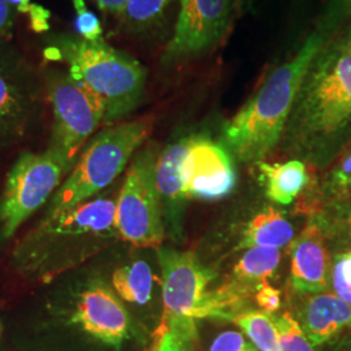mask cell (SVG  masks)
<instances>
[{"label":"cell","mask_w":351,"mask_h":351,"mask_svg":"<svg viewBox=\"0 0 351 351\" xmlns=\"http://www.w3.org/2000/svg\"><path fill=\"white\" fill-rule=\"evenodd\" d=\"M289 149L326 160L351 142V49L329 39L303 78L285 129Z\"/></svg>","instance_id":"cell-1"},{"label":"cell","mask_w":351,"mask_h":351,"mask_svg":"<svg viewBox=\"0 0 351 351\" xmlns=\"http://www.w3.org/2000/svg\"><path fill=\"white\" fill-rule=\"evenodd\" d=\"M332 39L313 32L300 51L278 65L224 126V141L241 162H263L282 138L303 78L317 52Z\"/></svg>","instance_id":"cell-2"},{"label":"cell","mask_w":351,"mask_h":351,"mask_svg":"<svg viewBox=\"0 0 351 351\" xmlns=\"http://www.w3.org/2000/svg\"><path fill=\"white\" fill-rule=\"evenodd\" d=\"M116 230V202L98 198L71 210L45 216L13 251L17 271L47 281L91 255L98 241L111 239Z\"/></svg>","instance_id":"cell-3"},{"label":"cell","mask_w":351,"mask_h":351,"mask_svg":"<svg viewBox=\"0 0 351 351\" xmlns=\"http://www.w3.org/2000/svg\"><path fill=\"white\" fill-rule=\"evenodd\" d=\"M45 56L51 62H62L73 80L104 103L106 124L133 112L143 98L147 77L143 65L103 38L86 40L58 34L49 39Z\"/></svg>","instance_id":"cell-4"},{"label":"cell","mask_w":351,"mask_h":351,"mask_svg":"<svg viewBox=\"0 0 351 351\" xmlns=\"http://www.w3.org/2000/svg\"><path fill=\"white\" fill-rule=\"evenodd\" d=\"M152 117L107 126L91 139L55 194L45 216H53L88 202L123 173L139 146L150 136Z\"/></svg>","instance_id":"cell-5"},{"label":"cell","mask_w":351,"mask_h":351,"mask_svg":"<svg viewBox=\"0 0 351 351\" xmlns=\"http://www.w3.org/2000/svg\"><path fill=\"white\" fill-rule=\"evenodd\" d=\"M158 259L162 268L164 306L159 329L171 330L186 343L197 337V320L233 319L216 291H207L213 274L193 252L159 247Z\"/></svg>","instance_id":"cell-6"},{"label":"cell","mask_w":351,"mask_h":351,"mask_svg":"<svg viewBox=\"0 0 351 351\" xmlns=\"http://www.w3.org/2000/svg\"><path fill=\"white\" fill-rule=\"evenodd\" d=\"M45 81L53 112L49 150L71 171L82 146L104 123L106 107L95 94L73 80L66 69L51 68L45 73Z\"/></svg>","instance_id":"cell-7"},{"label":"cell","mask_w":351,"mask_h":351,"mask_svg":"<svg viewBox=\"0 0 351 351\" xmlns=\"http://www.w3.org/2000/svg\"><path fill=\"white\" fill-rule=\"evenodd\" d=\"M158 156L152 149L139 152L126 172L116 202L117 234L138 247L159 249L165 236L163 210L155 181Z\"/></svg>","instance_id":"cell-8"},{"label":"cell","mask_w":351,"mask_h":351,"mask_svg":"<svg viewBox=\"0 0 351 351\" xmlns=\"http://www.w3.org/2000/svg\"><path fill=\"white\" fill-rule=\"evenodd\" d=\"M68 167L50 150L24 152L7 176L0 201V233L12 237L16 230L50 199Z\"/></svg>","instance_id":"cell-9"},{"label":"cell","mask_w":351,"mask_h":351,"mask_svg":"<svg viewBox=\"0 0 351 351\" xmlns=\"http://www.w3.org/2000/svg\"><path fill=\"white\" fill-rule=\"evenodd\" d=\"M233 4V0H180L175 32L164 50V63L211 50L228 30Z\"/></svg>","instance_id":"cell-10"},{"label":"cell","mask_w":351,"mask_h":351,"mask_svg":"<svg viewBox=\"0 0 351 351\" xmlns=\"http://www.w3.org/2000/svg\"><path fill=\"white\" fill-rule=\"evenodd\" d=\"M184 194L202 201H219L236 186L237 175L228 151L204 137H191L181 165Z\"/></svg>","instance_id":"cell-11"},{"label":"cell","mask_w":351,"mask_h":351,"mask_svg":"<svg viewBox=\"0 0 351 351\" xmlns=\"http://www.w3.org/2000/svg\"><path fill=\"white\" fill-rule=\"evenodd\" d=\"M72 323L101 342L120 348L128 339L130 317L124 304L103 281H93L78 297Z\"/></svg>","instance_id":"cell-12"},{"label":"cell","mask_w":351,"mask_h":351,"mask_svg":"<svg viewBox=\"0 0 351 351\" xmlns=\"http://www.w3.org/2000/svg\"><path fill=\"white\" fill-rule=\"evenodd\" d=\"M36 84L32 66L0 42V137L23 132L33 108Z\"/></svg>","instance_id":"cell-13"},{"label":"cell","mask_w":351,"mask_h":351,"mask_svg":"<svg viewBox=\"0 0 351 351\" xmlns=\"http://www.w3.org/2000/svg\"><path fill=\"white\" fill-rule=\"evenodd\" d=\"M290 281L301 293H323L330 281V261L322 229L310 224L290 247Z\"/></svg>","instance_id":"cell-14"},{"label":"cell","mask_w":351,"mask_h":351,"mask_svg":"<svg viewBox=\"0 0 351 351\" xmlns=\"http://www.w3.org/2000/svg\"><path fill=\"white\" fill-rule=\"evenodd\" d=\"M297 322L313 346H319L351 328V306L337 294L316 293L303 304Z\"/></svg>","instance_id":"cell-15"},{"label":"cell","mask_w":351,"mask_h":351,"mask_svg":"<svg viewBox=\"0 0 351 351\" xmlns=\"http://www.w3.org/2000/svg\"><path fill=\"white\" fill-rule=\"evenodd\" d=\"M189 139L181 138L167 146L156 160L155 181L165 219L176 234L181 230V213L186 197L182 188L181 165L186 155Z\"/></svg>","instance_id":"cell-16"},{"label":"cell","mask_w":351,"mask_h":351,"mask_svg":"<svg viewBox=\"0 0 351 351\" xmlns=\"http://www.w3.org/2000/svg\"><path fill=\"white\" fill-rule=\"evenodd\" d=\"M281 252L275 247H252L241 256L234 265L230 281L219 289L241 307L247 297L258 291L267 280L276 272Z\"/></svg>","instance_id":"cell-17"},{"label":"cell","mask_w":351,"mask_h":351,"mask_svg":"<svg viewBox=\"0 0 351 351\" xmlns=\"http://www.w3.org/2000/svg\"><path fill=\"white\" fill-rule=\"evenodd\" d=\"M293 237L294 229L284 213L268 207L251 219L242 233L237 250L252 247L281 249L289 245Z\"/></svg>","instance_id":"cell-18"},{"label":"cell","mask_w":351,"mask_h":351,"mask_svg":"<svg viewBox=\"0 0 351 351\" xmlns=\"http://www.w3.org/2000/svg\"><path fill=\"white\" fill-rule=\"evenodd\" d=\"M256 167L267 197L278 204H290L308 181L307 168L301 160L274 164L258 162Z\"/></svg>","instance_id":"cell-19"},{"label":"cell","mask_w":351,"mask_h":351,"mask_svg":"<svg viewBox=\"0 0 351 351\" xmlns=\"http://www.w3.org/2000/svg\"><path fill=\"white\" fill-rule=\"evenodd\" d=\"M154 276L150 265L137 261L116 269L112 275V287L117 295L129 303L139 306L151 300Z\"/></svg>","instance_id":"cell-20"},{"label":"cell","mask_w":351,"mask_h":351,"mask_svg":"<svg viewBox=\"0 0 351 351\" xmlns=\"http://www.w3.org/2000/svg\"><path fill=\"white\" fill-rule=\"evenodd\" d=\"M233 322L247 335L259 351H280L276 317L263 310L239 314Z\"/></svg>","instance_id":"cell-21"},{"label":"cell","mask_w":351,"mask_h":351,"mask_svg":"<svg viewBox=\"0 0 351 351\" xmlns=\"http://www.w3.org/2000/svg\"><path fill=\"white\" fill-rule=\"evenodd\" d=\"M173 0H128L120 20L132 30H146L164 17Z\"/></svg>","instance_id":"cell-22"},{"label":"cell","mask_w":351,"mask_h":351,"mask_svg":"<svg viewBox=\"0 0 351 351\" xmlns=\"http://www.w3.org/2000/svg\"><path fill=\"white\" fill-rule=\"evenodd\" d=\"M351 19V0H326V8L319 19L317 27L326 37H333L339 26Z\"/></svg>","instance_id":"cell-23"},{"label":"cell","mask_w":351,"mask_h":351,"mask_svg":"<svg viewBox=\"0 0 351 351\" xmlns=\"http://www.w3.org/2000/svg\"><path fill=\"white\" fill-rule=\"evenodd\" d=\"M330 282L335 294L351 306V251L336 256L330 268Z\"/></svg>","instance_id":"cell-24"},{"label":"cell","mask_w":351,"mask_h":351,"mask_svg":"<svg viewBox=\"0 0 351 351\" xmlns=\"http://www.w3.org/2000/svg\"><path fill=\"white\" fill-rule=\"evenodd\" d=\"M75 10V26L80 37L86 40L101 39L103 29L101 21L93 12L88 11L86 0H72Z\"/></svg>","instance_id":"cell-25"},{"label":"cell","mask_w":351,"mask_h":351,"mask_svg":"<svg viewBox=\"0 0 351 351\" xmlns=\"http://www.w3.org/2000/svg\"><path fill=\"white\" fill-rule=\"evenodd\" d=\"M330 186L341 195L351 197V150L339 159L329 175Z\"/></svg>","instance_id":"cell-26"},{"label":"cell","mask_w":351,"mask_h":351,"mask_svg":"<svg viewBox=\"0 0 351 351\" xmlns=\"http://www.w3.org/2000/svg\"><path fill=\"white\" fill-rule=\"evenodd\" d=\"M210 351H259L242 333L226 330L213 339Z\"/></svg>","instance_id":"cell-27"},{"label":"cell","mask_w":351,"mask_h":351,"mask_svg":"<svg viewBox=\"0 0 351 351\" xmlns=\"http://www.w3.org/2000/svg\"><path fill=\"white\" fill-rule=\"evenodd\" d=\"M280 295H281L280 290H277L276 288L271 287L268 282H265L264 285L258 289L255 298H256L259 307L263 311L268 314H274L281 306Z\"/></svg>","instance_id":"cell-28"},{"label":"cell","mask_w":351,"mask_h":351,"mask_svg":"<svg viewBox=\"0 0 351 351\" xmlns=\"http://www.w3.org/2000/svg\"><path fill=\"white\" fill-rule=\"evenodd\" d=\"M150 351H186L185 342L172 333L171 330L159 329L158 339Z\"/></svg>","instance_id":"cell-29"},{"label":"cell","mask_w":351,"mask_h":351,"mask_svg":"<svg viewBox=\"0 0 351 351\" xmlns=\"http://www.w3.org/2000/svg\"><path fill=\"white\" fill-rule=\"evenodd\" d=\"M14 25V7L10 0H0V42L11 36Z\"/></svg>","instance_id":"cell-30"},{"label":"cell","mask_w":351,"mask_h":351,"mask_svg":"<svg viewBox=\"0 0 351 351\" xmlns=\"http://www.w3.org/2000/svg\"><path fill=\"white\" fill-rule=\"evenodd\" d=\"M29 16L32 19L30 20V25H32V29L34 32L40 33V32H47L50 29V25H49V19H50L51 16L50 11H47L42 5L32 3Z\"/></svg>","instance_id":"cell-31"},{"label":"cell","mask_w":351,"mask_h":351,"mask_svg":"<svg viewBox=\"0 0 351 351\" xmlns=\"http://www.w3.org/2000/svg\"><path fill=\"white\" fill-rule=\"evenodd\" d=\"M98 5V8L103 12L111 13L120 16L128 0H94Z\"/></svg>","instance_id":"cell-32"},{"label":"cell","mask_w":351,"mask_h":351,"mask_svg":"<svg viewBox=\"0 0 351 351\" xmlns=\"http://www.w3.org/2000/svg\"><path fill=\"white\" fill-rule=\"evenodd\" d=\"M10 3L12 4L13 7H16V10L20 13L29 14L30 12V7H32L30 0H10Z\"/></svg>","instance_id":"cell-33"},{"label":"cell","mask_w":351,"mask_h":351,"mask_svg":"<svg viewBox=\"0 0 351 351\" xmlns=\"http://www.w3.org/2000/svg\"><path fill=\"white\" fill-rule=\"evenodd\" d=\"M345 229H346V233H348V236H349L351 241V210L348 213L346 219H345Z\"/></svg>","instance_id":"cell-34"},{"label":"cell","mask_w":351,"mask_h":351,"mask_svg":"<svg viewBox=\"0 0 351 351\" xmlns=\"http://www.w3.org/2000/svg\"><path fill=\"white\" fill-rule=\"evenodd\" d=\"M233 3L236 4V7L239 10H242V8L247 7V5H250L251 0H233Z\"/></svg>","instance_id":"cell-35"},{"label":"cell","mask_w":351,"mask_h":351,"mask_svg":"<svg viewBox=\"0 0 351 351\" xmlns=\"http://www.w3.org/2000/svg\"><path fill=\"white\" fill-rule=\"evenodd\" d=\"M345 40H346V43L349 45V47L351 49V26L349 27V32H348V34L345 36Z\"/></svg>","instance_id":"cell-36"},{"label":"cell","mask_w":351,"mask_h":351,"mask_svg":"<svg viewBox=\"0 0 351 351\" xmlns=\"http://www.w3.org/2000/svg\"><path fill=\"white\" fill-rule=\"evenodd\" d=\"M1 332H3V323H1V319H0V337H1Z\"/></svg>","instance_id":"cell-37"},{"label":"cell","mask_w":351,"mask_h":351,"mask_svg":"<svg viewBox=\"0 0 351 351\" xmlns=\"http://www.w3.org/2000/svg\"><path fill=\"white\" fill-rule=\"evenodd\" d=\"M349 150H351V142H350V145H349Z\"/></svg>","instance_id":"cell-38"}]
</instances>
